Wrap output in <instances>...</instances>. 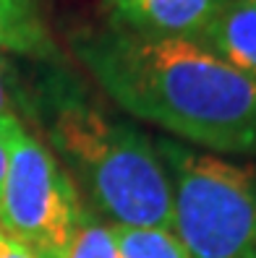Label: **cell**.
Returning <instances> with one entry per match:
<instances>
[{
	"instance_id": "30bf717a",
	"label": "cell",
	"mask_w": 256,
	"mask_h": 258,
	"mask_svg": "<svg viewBox=\"0 0 256 258\" xmlns=\"http://www.w3.org/2000/svg\"><path fill=\"white\" fill-rule=\"evenodd\" d=\"M21 117V86L16 84V71L8 63L6 52H0V117Z\"/></svg>"
},
{
	"instance_id": "277c9868",
	"label": "cell",
	"mask_w": 256,
	"mask_h": 258,
	"mask_svg": "<svg viewBox=\"0 0 256 258\" xmlns=\"http://www.w3.org/2000/svg\"><path fill=\"white\" fill-rule=\"evenodd\" d=\"M0 139L8 151L0 227L44 258H63L86 209L81 193L50 146H44L19 115L0 117Z\"/></svg>"
},
{
	"instance_id": "3957f363",
	"label": "cell",
	"mask_w": 256,
	"mask_h": 258,
	"mask_svg": "<svg viewBox=\"0 0 256 258\" xmlns=\"http://www.w3.org/2000/svg\"><path fill=\"white\" fill-rule=\"evenodd\" d=\"M170 177L173 232L191 258H256V164L155 139Z\"/></svg>"
},
{
	"instance_id": "6da1fadb",
	"label": "cell",
	"mask_w": 256,
	"mask_h": 258,
	"mask_svg": "<svg viewBox=\"0 0 256 258\" xmlns=\"http://www.w3.org/2000/svg\"><path fill=\"white\" fill-rule=\"evenodd\" d=\"M71 50L120 110L220 157H256V81L193 39L113 26L73 32Z\"/></svg>"
},
{
	"instance_id": "5b68a950",
	"label": "cell",
	"mask_w": 256,
	"mask_h": 258,
	"mask_svg": "<svg viewBox=\"0 0 256 258\" xmlns=\"http://www.w3.org/2000/svg\"><path fill=\"white\" fill-rule=\"evenodd\" d=\"M225 0H99L105 26L149 39H196Z\"/></svg>"
},
{
	"instance_id": "ba28073f",
	"label": "cell",
	"mask_w": 256,
	"mask_h": 258,
	"mask_svg": "<svg viewBox=\"0 0 256 258\" xmlns=\"http://www.w3.org/2000/svg\"><path fill=\"white\" fill-rule=\"evenodd\" d=\"M118 258H191L173 227H120L113 224Z\"/></svg>"
},
{
	"instance_id": "9c48e42d",
	"label": "cell",
	"mask_w": 256,
	"mask_h": 258,
	"mask_svg": "<svg viewBox=\"0 0 256 258\" xmlns=\"http://www.w3.org/2000/svg\"><path fill=\"white\" fill-rule=\"evenodd\" d=\"M63 258H118L113 224L105 222L94 211L84 209Z\"/></svg>"
},
{
	"instance_id": "7a4b0ae2",
	"label": "cell",
	"mask_w": 256,
	"mask_h": 258,
	"mask_svg": "<svg viewBox=\"0 0 256 258\" xmlns=\"http://www.w3.org/2000/svg\"><path fill=\"white\" fill-rule=\"evenodd\" d=\"M47 141L105 222L173 227L170 177L152 136L58 89L47 102Z\"/></svg>"
},
{
	"instance_id": "8fae6325",
	"label": "cell",
	"mask_w": 256,
	"mask_h": 258,
	"mask_svg": "<svg viewBox=\"0 0 256 258\" xmlns=\"http://www.w3.org/2000/svg\"><path fill=\"white\" fill-rule=\"evenodd\" d=\"M0 258H44L39 250H34L32 245H26L24 240L8 235L0 227Z\"/></svg>"
},
{
	"instance_id": "52a82bcc",
	"label": "cell",
	"mask_w": 256,
	"mask_h": 258,
	"mask_svg": "<svg viewBox=\"0 0 256 258\" xmlns=\"http://www.w3.org/2000/svg\"><path fill=\"white\" fill-rule=\"evenodd\" d=\"M0 52L37 63L63 60L39 0H0Z\"/></svg>"
},
{
	"instance_id": "8992f818",
	"label": "cell",
	"mask_w": 256,
	"mask_h": 258,
	"mask_svg": "<svg viewBox=\"0 0 256 258\" xmlns=\"http://www.w3.org/2000/svg\"><path fill=\"white\" fill-rule=\"evenodd\" d=\"M193 42L256 81V0H225Z\"/></svg>"
},
{
	"instance_id": "7c38bea8",
	"label": "cell",
	"mask_w": 256,
	"mask_h": 258,
	"mask_svg": "<svg viewBox=\"0 0 256 258\" xmlns=\"http://www.w3.org/2000/svg\"><path fill=\"white\" fill-rule=\"evenodd\" d=\"M6 170H8V151H6V144H3V139H0V190H3Z\"/></svg>"
}]
</instances>
